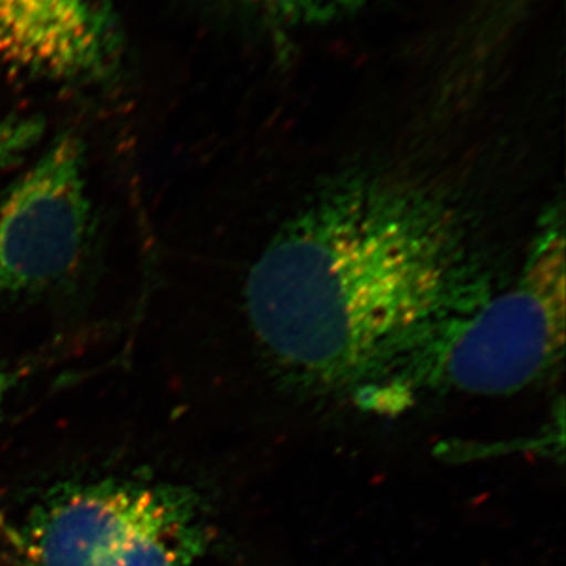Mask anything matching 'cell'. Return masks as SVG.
<instances>
[{
  "instance_id": "1",
  "label": "cell",
  "mask_w": 566,
  "mask_h": 566,
  "mask_svg": "<svg viewBox=\"0 0 566 566\" xmlns=\"http://www.w3.org/2000/svg\"><path fill=\"white\" fill-rule=\"evenodd\" d=\"M488 294L447 205L360 180L290 219L253 266L245 303L275 363L308 385L360 395Z\"/></svg>"
},
{
  "instance_id": "2",
  "label": "cell",
  "mask_w": 566,
  "mask_h": 566,
  "mask_svg": "<svg viewBox=\"0 0 566 566\" xmlns=\"http://www.w3.org/2000/svg\"><path fill=\"white\" fill-rule=\"evenodd\" d=\"M564 338V234L549 226L512 289L431 329L360 397L405 403L427 392L516 394L553 370Z\"/></svg>"
},
{
  "instance_id": "3",
  "label": "cell",
  "mask_w": 566,
  "mask_h": 566,
  "mask_svg": "<svg viewBox=\"0 0 566 566\" xmlns=\"http://www.w3.org/2000/svg\"><path fill=\"white\" fill-rule=\"evenodd\" d=\"M211 539L192 488L96 476L40 494L9 527L7 566H197Z\"/></svg>"
},
{
  "instance_id": "4",
  "label": "cell",
  "mask_w": 566,
  "mask_h": 566,
  "mask_svg": "<svg viewBox=\"0 0 566 566\" xmlns=\"http://www.w3.org/2000/svg\"><path fill=\"white\" fill-rule=\"evenodd\" d=\"M84 145L63 134L0 205V304L61 289L91 241Z\"/></svg>"
},
{
  "instance_id": "5",
  "label": "cell",
  "mask_w": 566,
  "mask_h": 566,
  "mask_svg": "<svg viewBox=\"0 0 566 566\" xmlns=\"http://www.w3.org/2000/svg\"><path fill=\"white\" fill-rule=\"evenodd\" d=\"M120 52L115 0H24L17 70L91 84L114 73Z\"/></svg>"
},
{
  "instance_id": "6",
  "label": "cell",
  "mask_w": 566,
  "mask_h": 566,
  "mask_svg": "<svg viewBox=\"0 0 566 566\" xmlns=\"http://www.w3.org/2000/svg\"><path fill=\"white\" fill-rule=\"evenodd\" d=\"M266 20L286 25H319L331 21L326 0H241Z\"/></svg>"
},
{
  "instance_id": "7",
  "label": "cell",
  "mask_w": 566,
  "mask_h": 566,
  "mask_svg": "<svg viewBox=\"0 0 566 566\" xmlns=\"http://www.w3.org/2000/svg\"><path fill=\"white\" fill-rule=\"evenodd\" d=\"M31 374L32 364L3 365V367H0V419L6 412L10 398Z\"/></svg>"
},
{
  "instance_id": "8",
  "label": "cell",
  "mask_w": 566,
  "mask_h": 566,
  "mask_svg": "<svg viewBox=\"0 0 566 566\" xmlns=\"http://www.w3.org/2000/svg\"><path fill=\"white\" fill-rule=\"evenodd\" d=\"M368 2L370 0H326V6L329 10L331 21H337L363 10Z\"/></svg>"
}]
</instances>
